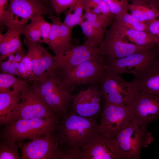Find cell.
<instances>
[{"label": "cell", "instance_id": "8d00e7d4", "mask_svg": "<svg viewBox=\"0 0 159 159\" xmlns=\"http://www.w3.org/2000/svg\"><path fill=\"white\" fill-rule=\"evenodd\" d=\"M95 3L100 9L101 13L105 15L112 17L114 16L110 11L106 4L103 0H91Z\"/></svg>", "mask_w": 159, "mask_h": 159}, {"label": "cell", "instance_id": "ffe728a7", "mask_svg": "<svg viewBox=\"0 0 159 159\" xmlns=\"http://www.w3.org/2000/svg\"><path fill=\"white\" fill-rule=\"evenodd\" d=\"M23 88L0 92L1 125L8 124L19 101L20 92Z\"/></svg>", "mask_w": 159, "mask_h": 159}, {"label": "cell", "instance_id": "8fae6325", "mask_svg": "<svg viewBox=\"0 0 159 159\" xmlns=\"http://www.w3.org/2000/svg\"><path fill=\"white\" fill-rule=\"evenodd\" d=\"M143 46L129 42L126 38L110 27L107 30L99 47L107 63L146 50L154 45Z\"/></svg>", "mask_w": 159, "mask_h": 159}, {"label": "cell", "instance_id": "d6a6232c", "mask_svg": "<svg viewBox=\"0 0 159 159\" xmlns=\"http://www.w3.org/2000/svg\"><path fill=\"white\" fill-rule=\"evenodd\" d=\"M22 34L25 38L31 42L42 44V42L40 32L37 27L32 22L26 24L24 27Z\"/></svg>", "mask_w": 159, "mask_h": 159}, {"label": "cell", "instance_id": "4fadbf2b", "mask_svg": "<svg viewBox=\"0 0 159 159\" xmlns=\"http://www.w3.org/2000/svg\"><path fill=\"white\" fill-rule=\"evenodd\" d=\"M82 148L84 159H130L121 150L115 138L106 135L99 133Z\"/></svg>", "mask_w": 159, "mask_h": 159}, {"label": "cell", "instance_id": "83f0119b", "mask_svg": "<svg viewBox=\"0 0 159 159\" xmlns=\"http://www.w3.org/2000/svg\"><path fill=\"white\" fill-rule=\"evenodd\" d=\"M27 81L17 78L15 76L7 74H0V92L22 88Z\"/></svg>", "mask_w": 159, "mask_h": 159}, {"label": "cell", "instance_id": "7c38bea8", "mask_svg": "<svg viewBox=\"0 0 159 159\" xmlns=\"http://www.w3.org/2000/svg\"><path fill=\"white\" fill-rule=\"evenodd\" d=\"M19 148L22 159H60L62 154L54 132L23 142Z\"/></svg>", "mask_w": 159, "mask_h": 159}, {"label": "cell", "instance_id": "f1b7e54d", "mask_svg": "<svg viewBox=\"0 0 159 159\" xmlns=\"http://www.w3.org/2000/svg\"><path fill=\"white\" fill-rule=\"evenodd\" d=\"M49 18L51 20L52 23L47 44L54 52L55 55H56L57 53L59 24L61 21L59 16H49Z\"/></svg>", "mask_w": 159, "mask_h": 159}, {"label": "cell", "instance_id": "4316f807", "mask_svg": "<svg viewBox=\"0 0 159 159\" xmlns=\"http://www.w3.org/2000/svg\"><path fill=\"white\" fill-rule=\"evenodd\" d=\"M73 28H69L61 21L59 24V31L57 57L62 56L72 45L71 44L72 31Z\"/></svg>", "mask_w": 159, "mask_h": 159}, {"label": "cell", "instance_id": "52a82bcc", "mask_svg": "<svg viewBox=\"0 0 159 159\" xmlns=\"http://www.w3.org/2000/svg\"><path fill=\"white\" fill-rule=\"evenodd\" d=\"M107 64L106 58L102 55L85 61L69 70L56 72L67 87L74 88L77 85L100 82Z\"/></svg>", "mask_w": 159, "mask_h": 159}, {"label": "cell", "instance_id": "6da1fadb", "mask_svg": "<svg viewBox=\"0 0 159 159\" xmlns=\"http://www.w3.org/2000/svg\"><path fill=\"white\" fill-rule=\"evenodd\" d=\"M97 117H86L72 112L62 117L54 132L63 153L77 152L99 133Z\"/></svg>", "mask_w": 159, "mask_h": 159}, {"label": "cell", "instance_id": "cb8c5ba5", "mask_svg": "<svg viewBox=\"0 0 159 159\" xmlns=\"http://www.w3.org/2000/svg\"><path fill=\"white\" fill-rule=\"evenodd\" d=\"M80 25L86 39L85 42L92 47H99L104 39L106 32L95 28L85 20Z\"/></svg>", "mask_w": 159, "mask_h": 159}, {"label": "cell", "instance_id": "603a6c76", "mask_svg": "<svg viewBox=\"0 0 159 159\" xmlns=\"http://www.w3.org/2000/svg\"><path fill=\"white\" fill-rule=\"evenodd\" d=\"M85 0H75L65 14L63 22L69 28H73L80 25L85 20L84 6Z\"/></svg>", "mask_w": 159, "mask_h": 159}, {"label": "cell", "instance_id": "d6986e66", "mask_svg": "<svg viewBox=\"0 0 159 159\" xmlns=\"http://www.w3.org/2000/svg\"><path fill=\"white\" fill-rule=\"evenodd\" d=\"M110 27L125 37L128 41L132 43L143 46L159 44V40L149 32L127 29L114 21Z\"/></svg>", "mask_w": 159, "mask_h": 159}, {"label": "cell", "instance_id": "1f68e13d", "mask_svg": "<svg viewBox=\"0 0 159 159\" xmlns=\"http://www.w3.org/2000/svg\"><path fill=\"white\" fill-rule=\"evenodd\" d=\"M107 5L111 13L115 16L127 12L130 4L128 0H103Z\"/></svg>", "mask_w": 159, "mask_h": 159}, {"label": "cell", "instance_id": "e0dca14e", "mask_svg": "<svg viewBox=\"0 0 159 159\" xmlns=\"http://www.w3.org/2000/svg\"><path fill=\"white\" fill-rule=\"evenodd\" d=\"M102 95L96 87L81 91L73 97L72 112L84 117H97L100 111Z\"/></svg>", "mask_w": 159, "mask_h": 159}, {"label": "cell", "instance_id": "d4e9b609", "mask_svg": "<svg viewBox=\"0 0 159 159\" xmlns=\"http://www.w3.org/2000/svg\"><path fill=\"white\" fill-rule=\"evenodd\" d=\"M114 21L127 29L149 32L147 23L140 21L128 12L115 16Z\"/></svg>", "mask_w": 159, "mask_h": 159}, {"label": "cell", "instance_id": "30bf717a", "mask_svg": "<svg viewBox=\"0 0 159 159\" xmlns=\"http://www.w3.org/2000/svg\"><path fill=\"white\" fill-rule=\"evenodd\" d=\"M131 121L143 127L159 118V95L150 94L139 90L126 105Z\"/></svg>", "mask_w": 159, "mask_h": 159}, {"label": "cell", "instance_id": "74e56055", "mask_svg": "<svg viewBox=\"0 0 159 159\" xmlns=\"http://www.w3.org/2000/svg\"><path fill=\"white\" fill-rule=\"evenodd\" d=\"M132 3H144L154 6L158 9L159 7V0H128Z\"/></svg>", "mask_w": 159, "mask_h": 159}, {"label": "cell", "instance_id": "7402d4cb", "mask_svg": "<svg viewBox=\"0 0 159 159\" xmlns=\"http://www.w3.org/2000/svg\"><path fill=\"white\" fill-rule=\"evenodd\" d=\"M130 14L140 21L147 23L159 17V11L157 7L144 3L130 4Z\"/></svg>", "mask_w": 159, "mask_h": 159}, {"label": "cell", "instance_id": "4dcf8cb0", "mask_svg": "<svg viewBox=\"0 0 159 159\" xmlns=\"http://www.w3.org/2000/svg\"><path fill=\"white\" fill-rule=\"evenodd\" d=\"M30 21L38 29L41 36L42 43L47 44L52 23L46 21L40 15L34 16L30 19Z\"/></svg>", "mask_w": 159, "mask_h": 159}, {"label": "cell", "instance_id": "5b68a950", "mask_svg": "<svg viewBox=\"0 0 159 159\" xmlns=\"http://www.w3.org/2000/svg\"><path fill=\"white\" fill-rule=\"evenodd\" d=\"M105 102L127 105L140 90L137 79L127 81L120 74L105 71L99 82Z\"/></svg>", "mask_w": 159, "mask_h": 159}, {"label": "cell", "instance_id": "5bb4252c", "mask_svg": "<svg viewBox=\"0 0 159 159\" xmlns=\"http://www.w3.org/2000/svg\"><path fill=\"white\" fill-rule=\"evenodd\" d=\"M131 122L126 105L105 102L100 124L99 133L115 138Z\"/></svg>", "mask_w": 159, "mask_h": 159}, {"label": "cell", "instance_id": "ab89813d", "mask_svg": "<svg viewBox=\"0 0 159 159\" xmlns=\"http://www.w3.org/2000/svg\"><path fill=\"white\" fill-rule=\"evenodd\" d=\"M12 62L8 61L2 62L0 63V71L1 73L8 74L9 70Z\"/></svg>", "mask_w": 159, "mask_h": 159}, {"label": "cell", "instance_id": "3957f363", "mask_svg": "<svg viewBox=\"0 0 159 159\" xmlns=\"http://www.w3.org/2000/svg\"><path fill=\"white\" fill-rule=\"evenodd\" d=\"M35 90L60 119L68 113L74 88L68 87L57 72L39 80L32 81Z\"/></svg>", "mask_w": 159, "mask_h": 159}, {"label": "cell", "instance_id": "9c48e42d", "mask_svg": "<svg viewBox=\"0 0 159 159\" xmlns=\"http://www.w3.org/2000/svg\"><path fill=\"white\" fill-rule=\"evenodd\" d=\"M115 138L121 150L130 159H140L143 148L148 147L154 140L147 127L132 121Z\"/></svg>", "mask_w": 159, "mask_h": 159}, {"label": "cell", "instance_id": "7a4b0ae2", "mask_svg": "<svg viewBox=\"0 0 159 159\" xmlns=\"http://www.w3.org/2000/svg\"><path fill=\"white\" fill-rule=\"evenodd\" d=\"M60 120L55 115L18 120L4 125L0 133V141L24 142L26 140H33L54 132Z\"/></svg>", "mask_w": 159, "mask_h": 159}, {"label": "cell", "instance_id": "44dd1931", "mask_svg": "<svg viewBox=\"0 0 159 159\" xmlns=\"http://www.w3.org/2000/svg\"><path fill=\"white\" fill-rule=\"evenodd\" d=\"M139 90L150 94L159 95V61L146 74L137 79Z\"/></svg>", "mask_w": 159, "mask_h": 159}, {"label": "cell", "instance_id": "484cf974", "mask_svg": "<svg viewBox=\"0 0 159 159\" xmlns=\"http://www.w3.org/2000/svg\"><path fill=\"white\" fill-rule=\"evenodd\" d=\"M84 11L85 20L95 28L105 32L107 27L112 23V19L114 18L102 14H97L87 8H85Z\"/></svg>", "mask_w": 159, "mask_h": 159}, {"label": "cell", "instance_id": "836d02e7", "mask_svg": "<svg viewBox=\"0 0 159 159\" xmlns=\"http://www.w3.org/2000/svg\"><path fill=\"white\" fill-rule=\"evenodd\" d=\"M51 4L57 15L69 8L75 0H50Z\"/></svg>", "mask_w": 159, "mask_h": 159}, {"label": "cell", "instance_id": "b9f144b4", "mask_svg": "<svg viewBox=\"0 0 159 159\" xmlns=\"http://www.w3.org/2000/svg\"><path fill=\"white\" fill-rule=\"evenodd\" d=\"M14 57V54H12L10 55L8 57V61L11 62H13Z\"/></svg>", "mask_w": 159, "mask_h": 159}, {"label": "cell", "instance_id": "2e32d148", "mask_svg": "<svg viewBox=\"0 0 159 159\" xmlns=\"http://www.w3.org/2000/svg\"><path fill=\"white\" fill-rule=\"evenodd\" d=\"M24 42L31 60L34 80H42L54 74L56 71L54 56L50 54L42 44L32 42L25 38Z\"/></svg>", "mask_w": 159, "mask_h": 159}, {"label": "cell", "instance_id": "277c9868", "mask_svg": "<svg viewBox=\"0 0 159 159\" xmlns=\"http://www.w3.org/2000/svg\"><path fill=\"white\" fill-rule=\"evenodd\" d=\"M159 61V44L107 63L105 72L119 74L130 73L138 79Z\"/></svg>", "mask_w": 159, "mask_h": 159}, {"label": "cell", "instance_id": "60d3db41", "mask_svg": "<svg viewBox=\"0 0 159 159\" xmlns=\"http://www.w3.org/2000/svg\"><path fill=\"white\" fill-rule=\"evenodd\" d=\"M14 55L13 60L14 62H19L22 60L24 57L26 55L23 49L17 52Z\"/></svg>", "mask_w": 159, "mask_h": 159}, {"label": "cell", "instance_id": "d590c367", "mask_svg": "<svg viewBox=\"0 0 159 159\" xmlns=\"http://www.w3.org/2000/svg\"><path fill=\"white\" fill-rule=\"evenodd\" d=\"M149 32L159 40V19H156L147 23Z\"/></svg>", "mask_w": 159, "mask_h": 159}, {"label": "cell", "instance_id": "e575fe53", "mask_svg": "<svg viewBox=\"0 0 159 159\" xmlns=\"http://www.w3.org/2000/svg\"><path fill=\"white\" fill-rule=\"evenodd\" d=\"M9 9L8 0H0V21L1 24H4Z\"/></svg>", "mask_w": 159, "mask_h": 159}, {"label": "cell", "instance_id": "ac0fdd59", "mask_svg": "<svg viewBox=\"0 0 159 159\" xmlns=\"http://www.w3.org/2000/svg\"><path fill=\"white\" fill-rule=\"evenodd\" d=\"M27 24L8 28L4 35L0 34V62L10 55L14 54L22 49L21 36L24 26Z\"/></svg>", "mask_w": 159, "mask_h": 159}, {"label": "cell", "instance_id": "f546056e", "mask_svg": "<svg viewBox=\"0 0 159 159\" xmlns=\"http://www.w3.org/2000/svg\"><path fill=\"white\" fill-rule=\"evenodd\" d=\"M23 142H6L0 141V159H21L18 149Z\"/></svg>", "mask_w": 159, "mask_h": 159}, {"label": "cell", "instance_id": "ba28073f", "mask_svg": "<svg viewBox=\"0 0 159 159\" xmlns=\"http://www.w3.org/2000/svg\"><path fill=\"white\" fill-rule=\"evenodd\" d=\"M51 9L42 0H9L8 13L4 24L9 28L26 24L34 16L54 15Z\"/></svg>", "mask_w": 159, "mask_h": 159}, {"label": "cell", "instance_id": "9a60e30c", "mask_svg": "<svg viewBox=\"0 0 159 159\" xmlns=\"http://www.w3.org/2000/svg\"><path fill=\"white\" fill-rule=\"evenodd\" d=\"M103 55L99 47H92L85 42L82 44L71 46L61 57L54 55L56 71L69 70L87 60Z\"/></svg>", "mask_w": 159, "mask_h": 159}, {"label": "cell", "instance_id": "7bdbcfd3", "mask_svg": "<svg viewBox=\"0 0 159 159\" xmlns=\"http://www.w3.org/2000/svg\"><path fill=\"white\" fill-rule=\"evenodd\" d=\"M158 17L159 18V17Z\"/></svg>", "mask_w": 159, "mask_h": 159}, {"label": "cell", "instance_id": "f35d334b", "mask_svg": "<svg viewBox=\"0 0 159 159\" xmlns=\"http://www.w3.org/2000/svg\"><path fill=\"white\" fill-rule=\"evenodd\" d=\"M21 61L25 66L27 71L30 72L33 75L32 71L31 60L28 53L24 57Z\"/></svg>", "mask_w": 159, "mask_h": 159}, {"label": "cell", "instance_id": "8992f818", "mask_svg": "<svg viewBox=\"0 0 159 159\" xmlns=\"http://www.w3.org/2000/svg\"><path fill=\"white\" fill-rule=\"evenodd\" d=\"M53 115L55 114L32 84L29 85L27 82L20 92L19 101L7 124L20 119L47 117Z\"/></svg>", "mask_w": 159, "mask_h": 159}]
</instances>
